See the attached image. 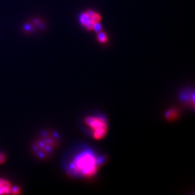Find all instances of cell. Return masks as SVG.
<instances>
[{"instance_id":"6da1fadb","label":"cell","mask_w":195,"mask_h":195,"mask_svg":"<svg viewBox=\"0 0 195 195\" xmlns=\"http://www.w3.org/2000/svg\"><path fill=\"white\" fill-rule=\"evenodd\" d=\"M105 157L90 147L81 145L75 149L65 163V171L75 178H90L96 175L104 164Z\"/></svg>"},{"instance_id":"7a4b0ae2","label":"cell","mask_w":195,"mask_h":195,"mask_svg":"<svg viewBox=\"0 0 195 195\" xmlns=\"http://www.w3.org/2000/svg\"><path fill=\"white\" fill-rule=\"evenodd\" d=\"M59 142V135L55 131H44L32 145L34 154L41 160L48 159L57 148Z\"/></svg>"},{"instance_id":"3957f363","label":"cell","mask_w":195,"mask_h":195,"mask_svg":"<svg viewBox=\"0 0 195 195\" xmlns=\"http://www.w3.org/2000/svg\"><path fill=\"white\" fill-rule=\"evenodd\" d=\"M109 123L108 117L101 113H96L85 117L82 123L84 132L93 139L102 140L108 135Z\"/></svg>"},{"instance_id":"277c9868","label":"cell","mask_w":195,"mask_h":195,"mask_svg":"<svg viewBox=\"0 0 195 195\" xmlns=\"http://www.w3.org/2000/svg\"><path fill=\"white\" fill-rule=\"evenodd\" d=\"M180 99L184 103L194 107V93L191 90H185L180 94Z\"/></svg>"},{"instance_id":"5b68a950","label":"cell","mask_w":195,"mask_h":195,"mask_svg":"<svg viewBox=\"0 0 195 195\" xmlns=\"http://www.w3.org/2000/svg\"><path fill=\"white\" fill-rule=\"evenodd\" d=\"M11 187L9 181L0 178V194H10Z\"/></svg>"},{"instance_id":"8992f818","label":"cell","mask_w":195,"mask_h":195,"mask_svg":"<svg viewBox=\"0 0 195 195\" xmlns=\"http://www.w3.org/2000/svg\"><path fill=\"white\" fill-rule=\"evenodd\" d=\"M178 114V112L176 111V110L174 109H170L169 111H167L166 113V116L167 119H174L176 116Z\"/></svg>"},{"instance_id":"52a82bcc","label":"cell","mask_w":195,"mask_h":195,"mask_svg":"<svg viewBox=\"0 0 195 195\" xmlns=\"http://www.w3.org/2000/svg\"><path fill=\"white\" fill-rule=\"evenodd\" d=\"M90 20V18L87 15V14H83L80 15V21L81 23L84 25V26H85L86 23Z\"/></svg>"},{"instance_id":"ba28073f","label":"cell","mask_w":195,"mask_h":195,"mask_svg":"<svg viewBox=\"0 0 195 195\" xmlns=\"http://www.w3.org/2000/svg\"><path fill=\"white\" fill-rule=\"evenodd\" d=\"M97 39L100 42L105 43L107 42V40H108V37H107V35L105 33L102 32H99L97 35Z\"/></svg>"},{"instance_id":"9c48e42d","label":"cell","mask_w":195,"mask_h":195,"mask_svg":"<svg viewBox=\"0 0 195 195\" xmlns=\"http://www.w3.org/2000/svg\"><path fill=\"white\" fill-rule=\"evenodd\" d=\"M20 193H21V189L18 186H14L11 187V193L14 194H20Z\"/></svg>"},{"instance_id":"30bf717a","label":"cell","mask_w":195,"mask_h":195,"mask_svg":"<svg viewBox=\"0 0 195 195\" xmlns=\"http://www.w3.org/2000/svg\"><path fill=\"white\" fill-rule=\"evenodd\" d=\"M93 29L96 31L97 32H99L100 31L102 30V26L101 25H100L99 22H96V23H94L93 24Z\"/></svg>"},{"instance_id":"8fae6325","label":"cell","mask_w":195,"mask_h":195,"mask_svg":"<svg viewBox=\"0 0 195 195\" xmlns=\"http://www.w3.org/2000/svg\"><path fill=\"white\" fill-rule=\"evenodd\" d=\"M90 20L94 23L99 22V21L100 20V16L99 14L95 13L92 17H90Z\"/></svg>"},{"instance_id":"7c38bea8","label":"cell","mask_w":195,"mask_h":195,"mask_svg":"<svg viewBox=\"0 0 195 195\" xmlns=\"http://www.w3.org/2000/svg\"><path fill=\"white\" fill-rule=\"evenodd\" d=\"M93 24H94V22H92L91 20H90L89 22H88L86 25H85V27L87 29H89V30H92L93 29Z\"/></svg>"},{"instance_id":"4fadbf2b","label":"cell","mask_w":195,"mask_h":195,"mask_svg":"<svg viewBox=\"0 0 195 195\" xmlns=\"http://www.w3.org/2000/svg\"><path fill=\"white\" fill-rule=\"evenodd\" d=\"M6 156L3 154H0V164L3 163L6 161Z\"/></svg>"},{"instance_id":"5bb4252c","label":"cell","mask_w":195,"mask_h":195,"mask_svg":"<svg viewBox=\"0 0 195 195\" xmlns=\"http://www.w3.org/2000/svg\"><path fill=\"white\" fill-rule=\"evenodd\" d=\"M24 30L30 32L32 30H33V28H32V27H31L30 25H26V26H24Z\"/></svg>"},{"instance_id":"9a60e30c","label":"cell","mask_w":195,"mask_h":195,"mask_svg":"<svg viewBox=\"0 0 195 195\" xmlns=\"http://www.w3.org/2000/svg\"><path fill=\"white\" fill-rule=\"evenodd\" d=\"M86 14H87L88 16H89L90 18L91 17H92L94 15V14H95V12H94L93 11H92V10H89V11H88Z\"/></svg>"}]
</instances>
